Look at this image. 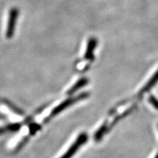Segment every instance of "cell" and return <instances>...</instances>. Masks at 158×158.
I'll use <instances>...</instances> for the list:
<instances>
[{
	"mask_svg": "<svg viewBox=\"0 0 158 158\" xmlns=\"http://www.w3.org/2000/svg\"><path fill=\"white\" fill-rule=\"evenodd\" d=\"M19 15V10L16 7H13L10 9L9 13L8 21H7V29H6L5 37L6 38L10 39L13 37L15 33L16 21Z\"/></svg>",
	"mask_w": 158,
	"mask_h": 158,
	"instance_id": "cell-1",
	"label": "cell"
},
{
	"mask_svg": "<svg viewBox=\"0 0 158 158\" xmlns=\"http://www.w3.org/2000/svg\"><path fill=\"white\" fill-rule=\"evenodd\" d=\"M87 135L86 133H82L78 136V138L76 141L74 142V143L71 146V147L69 149L68 151L66 152V153L62 156L61 158H71L74 155V154L78 151L79 148L81 147L82 145L86 143L87 141Z\"/></svg>",
	"mask_w": 158,
	"mask_h": 158,
	"instance_id": "cell-2",
	"label": "cell"
},
{
	"mask_svg": "<svg viewBox=\"0 0 158 158\" xmlns=\"http://www.w3.org/2000/svg\"><path fill=\"white\" fill-rule=\"evenodd\" d=\"M88 94L86 93H84V94H80V95L76 97V98H70V99H68L67 100H65L63 102H62L60 105H59L57 107H56L54 108V110H53V111L51 112V116H55L56 115V114H58L59 113H60L61 111H62L63 110L65 109V108H67L68 107V106H71L72 104L75 103V102L79 101V100H83V99L87 98Z\"/></svg>",
	"mask_w": 158,
	"mask_h": 158,
	"instance_id": "cell-3",
	"label": "cell"
},
{
	"mask_svg": "<svg viewBox=\"0 0 158 158\" xmlns=\"http://www.w3.org/2000/svg\"><path fill=\"white\" fill-rule=\"evenodd\" d=\"M97 44H98V40L94 37H92L88 40L87 46H86V52H85L84 57L87 60H93L94 59V52L95 50Z\"/></svg>",
	"mask_w": 158,
	"mask_h": 158,
	"instance_id": "cell-4",
	"label": "cell"
},
{
	"mask_svg": "<svg viewBox=\"0 0 158 158\" xmlns=\"http://www.w3.org/2000/svg\"><path fill=\"white\" fill-rule=\"evenodd\" d=\"M157 82H158V70L155 73V74L154 75L152 78L149 81V82L147 83V84L144 86L143 89L141 91V93H143V92L149 91L153 86H155V85L157 84Z\"/></svg>",
	"mask_w": 158,
	"mask_h": 158,
	"instance_id": "cell-5",
	"label": "cell"
},
{
	"mask_svg": "<svg viewBox=\"0 0 158 158\" xmlns=\"http://www.w3.org/2000/svg\"><path fill=\"white\" fill-rule=\"evenodd\" d=\"M87 84V80L86 78H81L76 83V84L68 91V94H73L75 92H76L77 90L79 89L80 88H81L82 86H84V85Z\"/></svg>",
	"mask_w": 158,
	"mask_h": 158,
	"instance_id": "cell-6",
	"label": "cell"
},
{
	"mask_svg": "<svg viewBox=\"0 0 158 158\" xmlns=\"http://www.w3.org/2000/svg\"><path fill=\"white\" fill-rule=\"evenodd\" d=\"M20 127V124H12L9 125L5 126V127L0 128V134L5 133L6 132H14L19 130Z\"/></svg>",
	"mask_w": 158,
	"mask_h": 158,
	"instance_id": "cell-7",
	"label": "cell"
},
{
	"mask_svg": "<svg viewBox=\"0 0 158 158\" xmlns=\"http://www.w3.org/2000/svg\"><path fill=\"white\" fill-rule=\"evenodd\" d=\"M149 102L152 104V106H154L156 108L158 109V100H157L155 98H154V97L151 96L149 97Z\"/></svg>",
	"mask_w": 158,
	"mask_h": 158,
	"instance_id": "cell-8",
	"label": "cell"
},
{
	"mask_svg": "<svg viewBox=\"0 0 158 158\" xmlns=\"http://www.w3.org/2000/svg\"><path fill=\"white\" fill-rule=\"evenodd\" d=\"M155 158H158V154L157 155V156H156V157H155Z\"/></svg>",
	"mask_w": 158,
	"mask_h": 158,
	"instance_id": "cell-9",
	"label": "cell"
}]
</instances>
